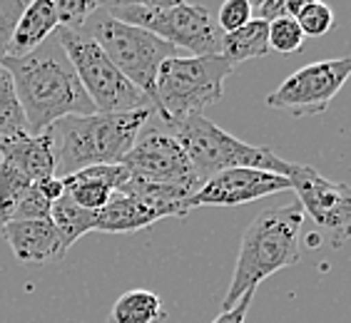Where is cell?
<instances>
[{
    "label": "cell",
    "instance_id": "7c38bea8",
    "mask_svg": "<svg viewBox=\"0 0 351 323\" xmlns=\"http://www.w3.org/2000/svg\"><path fill=\"white\" fill-rule=\"evenodd\" d=\"M291 182L287 177L259 172V169H227L197 189L189 196V211L197 207H239L264 199V196L289 192Z\"/></svg>",
    "mask_w": 351,
    "mask_h": 323
},
{
    "label": "cell",
    "instance_id": "d4e9b609",
    "mask_svg": "<svg viewBox=\"0 0 351 323\" xmlns=\"http://www.w3.org/2000/svg\"><path fill=\"white\" fill-rule=\"evenodd\" d=\"M100 5L102 3H93V0H55L60 27H68V30H80L90 15L100 10Z\"/></svg>",
    "mask_w": 351,
    "mask_h": 323
},
{
    "label": "cell",
    "instance_id": "e0dca14e",
    "mask_svg": "<svg viewBox=\"0 0 351 323\" xmlns=\"http://www.w3.org/2000/svg\"><path fill=\"white\" fill-rule=\"evenodd\" d=\"M60 27L55 0H33L25 3V10L15 23V30L8 42L5 57H25L43 45L47 38H53Z\"/></svg>",
    "mask_w": 351,
    "mask_h": 323
},
{
    "label": "cell",
    "instance_id": "3957f363",
    "mask_svg": "<svg viewBox=\"0 0 351 323\" xmlns=\"http://www.w3.org/2000/svg\"><path fill=\"white\" fill-rule=\"evenodd\" d=\"M155 117V109L132 112H93V115L62 117L50 127L58 152L55 177H68L85 167L120 164L140 132Z\"/></svg>",
    "mask_w": 351,
    "mask_h": 323
},
{
    "label": "cell",
    "instance_id": "cb8c5ba5",
    "mask_svg": "<svg viewBox=\"0 0 351 323\" xmlns=\"http://www.w3.org/2000/svg\"><path fill=\"white\" fill-rule=\"evenodd\" d=\"M304 33L297 25L294 18H279V21L269 23V50L271 53L291 55L299 53L304 45Z\"/></svg>",
    "mask_w": 351,
    "mask_h": 323
},
{
    "label": "cell",
    "instance_id": "7402d4cb",
    "mask_svg": "<svg viewBox=\"0 0 351 323\" xmlns=\"http://www.w3.org/2000/svg\"><path fill=\"white\" fill-rule=\"evenodd\" d=\"M30 184L33 182L25 179L18 169H13L8 162L0 159V227L13 222L15 209H18Z\"/></svg>",
    "mask_w": 351,
    "mask_h": 323
},
{
    "label": "cell",
    "instance_id": "6da1fadb",
    "mask_svg": "<svg viewBox=\"0 0 351 323\" xmlns=\"http://www.w3.org/2000/svg\"><path fill=\"white\" fill-rule=\"evenodd\" d=\"M0 68L13 80L15 97L21 102L30 135H40L62 117L95 112L80 77L55 35L25 57H5Z\"/></svg>",
    "mask_w": 351,
    "mask_h": 323
},
{
    "label": "cell",
    "instance_id": "277c9868",
    "mask_svg": "<svg viewBox=\"0 0 351 323\" xmlns=\"http://www.w3.org/2000/svg\"><path fill=\"white\" fill-rule=\"evenodd\" d=\"M162 127L180 142L197 179L202 184L227 169H259V172L287 177L291 182L304 167V164L282 159L277 152L267 147H254L250 142L237 140L204 115H189Z\"/></svg>",
    "mask_w": 351,
    "mask_h": 323
},
{
    "label": "cell",
    "instance_id": "9a60e30c",
    "mask_svg": "<svg viewBox=\"0 0 351 323\" xmlns=\"http://www.w3.org/2000/svg\"><path fill=\"white\" fill-rule=\"evenodd\" d=\"M0 159L8 162L13 169H18L30 182H43L47 177H55L58 172V152L50 129L40 135H15L0 144Z\"/></svg>",
    "mask_w": 351,
    "mask_h": 323
},
{
    "label": "cell",
    "instance_id": "7a4b0ae2",
    "mask_svg": "<svg viewBox=\"0 0 351 323\" xmlns=\"http://www.w3.org/2000/svg\"><path fill=\"white\" fill-rule=\"evenodd\" d=\"M302 204H287L259 211L244 229L232 283L224 294V311L232 309L247 291H254L264 279L289 269L302 259Z\"/></svg>",
    "mask_w": 351,
    "mask_h": 323
},
{
    "label": "cell",
    "instance_id": "52a82bcc",
    "mask_svg": "<svg viewBox=\"0 0 351 323\" xmlns=\"http://www.w3.org/2000/svg\"><path fill=\"white\" fill-rule=\"evenodd\" d=\"M80 30L102 47V53L112 60V65H115L140 92L147 94L149 102H155L157 73H160L165 60L180 55L177 47L160 40L157 35L147 33V30H142V27L115 21L110 13H105L102 5L97 13L90 15L88 23H85Z\"/></svg>",
    "mask_w": 351,
    "mask_h": 323
},
{
    "label": "cell",
    "instance_id": "484cf974",
    "mask_svg": "<svg viewBox=\"0 0 351 323\" xmlns=\"http://www.w3.org/2000/svg\"><path fill=\"white\" fill-rule=\"evenodd\" d=\"M53 211V202L43 194V189L38 184H30L27 192L23 194L21 204L15 209L13 222H27V219H50Z\"/></svg>",
    "mask_w": 351,
    "mask_h": 323
},
{
    "label": "cell",
    "instance_id": "2e32d148",
    "mask_svg": "<svg viewBox=\"0 0 351 323\" xmlns=\"http://www.w3.org/2000/svg\"><path fill=\"white\" fill-rule=\"evenodd\" d=\"M60 179L65 194L77 207L88 211H100L110 202V196L130 179V172L122 164H97V167H85Z\"/></svg>",
    "mask_w": 351,
    "mask_h": 323
},
{
    "label": "cell",
    "instance_id": "d6986e66",
    "mask_svg": "<svg viewBox=\"0 0 351 323\" xmlns=\"http://www.w3.org/2000/svg\"><path fill=\"white\" fill-rule=\"evenodd\" d=\"M167 311L162 298L145 289L125 291L110 309L108 323H165Z\"/></svg>",
    "mask_w": 351,
    "mask_h": 323
},
{
    "label": "cell",
    "instance_id": "9c48e42d",
    "mask_svg": "<svg viewBox=\"0 0 351 323\" xmlns=\"http://www.w3.org/2000/svg\"><path fill=\"white\" fill-rule=\"evenodd\" d=\"M351 77V57L319 60L299 68L267 97V107L284 109L291 117L324 115L331 100Z\"/></svg>",
    "mask_w": 351,
    "mask_h": 323
},
{
    "label": "cell",
    "instance_id": "5bb4252c",
    "mask_svg": "<svg viewBox=\"0 0 351 323\" xmlns=\"http://www.w3.org/2000/svg\"><path fill=\"white\" fill-rule=\"evenodd\" d=\"M167 216H187L182 209L175 207H160V204L142 202L137 196L115 192L110 196V202L97 211L95 219V231L102 234H130V231L147 229L152 224Z\"/></svg>",
    "mask_w": 351,
    "mask_h": 323
},
{
    "label": "cell",
    "instance_id": "603a6c76",
    "mask_svg": "<svg viewBox=\"0 0 351 323\" xmlns=\"http://www.w3.org/2000/svg\"><path fill=\"white\" fill-rule=\"evenodd\" d=\"M297 25L302 27L304 38H324L334 27V10L322 0H306L304 8L299 10V15L294 18Z\"/></svg>",
    "mask_w": 351,
    "mask_h": 323
},
{
    "label": "cell",
    "instance_id": "44dd1931",
    "mask_svg": "<svg viewBox=\"0 0 351 323\" xmlns=\"http://www.w3.org/2000/svg\"><path fill=\"white\" fill-rule=\"evenodd\" d=\"M23 132H27L25 115L15 97L10 75L0 68V144L15 135H23Z\"/></svg>",
    "mask_w": 351,
    "mask_h": 323
},
{
    "label": "cell",
    "instance_id": "4fadbf2b",
    "mask_svg": "<svg viewBox=\"0 0 351 323\" xmlns=\"http://www.w3.org/2000/svg\"><path fill=\"white\" fill-rule=\"evenodd\" d=\"M5 242L10 244L15 259L27 266L60 261L68 254L62 236L58 234L50 219H27V222H10L0 227Z\"/></svg>",
    "mask_w": 351,
    "mask_h": 323
},
{
    "label": "cell",
    "instance_id": "83f0119b",
    "mask_svg": "<svg viewBox=\"0 0 351 323\" xmlns=\"http://www.w3.org/2000/svg\"><path fill=\"white\" fill-rule=\"evenodd\" d=\"M25 10L23 0H0V62L5 60L8 55V42L15 30V23Z\"/></svg>",
    "mask_w": 351,
    "mask_h": 323
},
{
    "label": "cell",
    "instance_id": "8fae6325",
    "mask_svg": "<svg viewBox=\"0 0 351 323\" xmlns=\"http://www.w3.org/2000/svg\"><path fill=\"white\" fill-rule=\"evenodd\" d=\"M291 192H297V202L304 209L319 229L334 239V246L351 236V184L334 182L322 177L314 167H302L291 179Z\"/></svg>",
    "mask_w": 351,
    "mask_h": 323
},
{
    "label": "cell",
    "instance_id": "8992f818",
    "mask_svg": "<svg viewBox=\"0 0 351 323\" xmlns=\"http://www.w3.org/2000/svg\"><path fill=\"white\" fill-rule=\"evenodd\" d=\"M105 13L157 35L177 50H187L192 57L219 55L222 33L204 5L195 3H108Z\"/></svg>",
    "mask_w": 351,
    "mask_h": 323
},
{
    "label": "cell",
    "instance_id": "f1b7e54d",
    "mask_svg": "<svg viewBox=\"0 0 351 323\" xmlns=\"http://www.w3.org/2000/svg\"><path fill=\"white\" fill-rule=\"evenodd\" d=\"M257 291V289H254ZM254 291H247L239 301L232 306V309L222 311L219 316L215 318L212 323H244V318H247V313H250V306H252V298H254Z\"/></svg>",
    "mask_w": 351,
    "mask_h": 323
},
{
    "label": "cell",
    "instance_id": "ba28073f",
    "mask_svg": "<svg viewBox=\"0 0 351 323\" xmlns=\"http://www.w3.org/2000/svg\"><path fill=\"white\" fill-rule=\"evenodd\" d=\"M55 38L60 40L62 50L68 55L70 65L80 77L82 90L88 92L95 112H132V109H152L147 94L132 85V82L112 65L102 47L88 38L82 30L58 27Z\"/></svg>",
    "mask_w": 351,
    "mask_h": 323
},
{
    "label": "cell",
    "instance_id": "f546056e",
    "mask_svg": "<svg viewBox=\"0 0 351 323\" xmlns=\"http://www.w3.org/2000/svg\"><path fill=\"white\" fill-rule=\"evenodd\" d=\"M35 184L43 189V194H45L53 204L58 202L62 194H65V187H62L60 177H47V179H43V182H35Z\"/></svg>",
    "mask_w": 351,
    "mask_h": 323
},
{
    "label": "cell",
    "instance_id": "30bf717a",
    "mask_svg": "<svg viewBox=\"0 0 351 323\" xmlns=\"http://www.w3.org/2000/svg\"><path fill=\"white\" fill-rule=\"evenodd\" d=\"M120 164L128 169L130 177L157 184H169V187L184 189L189 194H195L197 189L202 187L187 155L180 147V142L165 127L142 129L137 142Z\"/></svg>",
    "mask_w": 351,
    "mask_h": 323
},
{
    "label": "cell",
    "instance_id": "ac0fdd59",
    "mask_svg": "<svg viewBox=\"0 0 351 323\" xmlns=\"http://www.w3.org/2000/svg\"><path fill=\"white\" fill-rule=\"evenodd\" d=\"M269 53V25L262 21H250L234 33L222 35V45H219V55L232 68L239 62L267 57Z\"/></svg>",
    "mask_w": 351,
    "mask_h": 323
},
{
    "label": "cell",
    "instance_id": "ffe728a7",
    "mask_svg": "<svg viewBox=\"0 0 351 323\" xmlns=\"http://www.w3.org/2000/svg\"><path fill=\"white\" fill-rule=\"evenodd\" d=\"M95 219H97V211H88V209L77 207L68 194H62L50 211V222L55 224L58 234L62 236L65 249H70L88 231H95Z\"/></svg>",
    "mask_w": 351,
    "mask_h": 323
},
{
    "label": "cell",
    "instance_id": "5b68a950",
    "mask_svg": "<svg viewBox=\"0 0 351 323\" xmlns=\"http://www.w3.org/2000/svg\"><path fill=\"white\" fill-rule=\"evenodd\" d=\"M234 73L222 55H177L162 62L155 80V109L162 125L204 115V109L224 100V80Z\"/></svg>",
    "mask_w": 351,
    "mask_h": 323
},
{
    "label": "cell",
    "instance_id": "4316f807",
    "mask_svg": "<svg viewBox=\"0 0 351 323\" xmlns=\"http://www.w3.org/2000/svg\"><path fill=\"white\" fill-rule=\"evenodd\" d=\"M250 21H252L250 0H227V3L219 8L215 23H217V27H219V33L227 35V33L239 30V27H244Z\"/></svg>",
    "mask_w": 351,
    "mask_h": 323
}]
</instances>
